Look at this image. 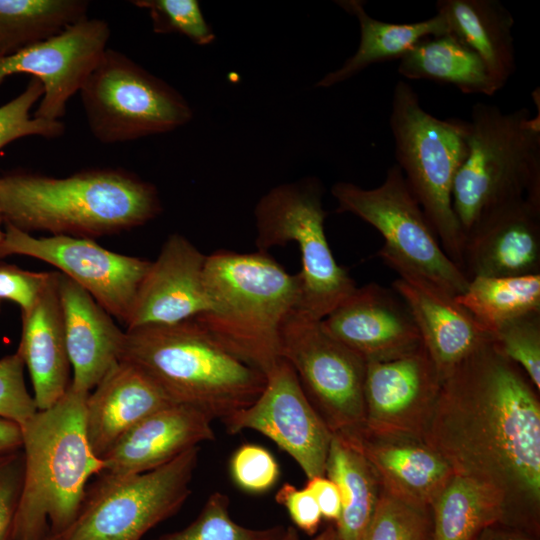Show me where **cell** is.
Returning a JSON list of instances; mask_svg holds the SVG:
<instances>
[{
	"instance_id": "6da1fadb",
	"label": "cell",
	"mask_w": 540,
	"mask_h": 540,
	"mask_svg": "<svg viewBox=\"0 0 540 540\" xmlns=\"http://www.w3.org/2000/svg\"><path fill=\"white\" fill-rule=\"evenodd\" d=\"M423 440L500 498L501 523L540 537L539 391L493 340L442 378Z\"/></svg>"
},
{
	"instance_id": "7a4b0ae2",
	"label": "cell",
	"mask_w": 540,
	"mask_h": 540,
	"mask_svg": "<svg viewBox=\"0 0 540 540\" xmlns=\"http://www.w3.org/2000/svg\"><path fill=\"white\" fill-rule=\"evenodd\" d=\"M156 187L120 168L56 178L28 171L0 176V213L19 230L91 238L141 226L161 212Z\"/></svg>"
},
{
	"instance_id": "3957f363",
	"label": "cell",
	"mask_w": 540,
	"mask_h": 540,
	"mask_svg": "<svg viewBox=\"0 0 540 540\" xmlns=\"http://www.w3.org/2000/svg\"><path fill=\"white\" fill-rule=\"evenodd\" d=\"M204 281L211 309L193 318L226 351L266 374L282 358L280 336L297 308L301 284L268 252L220 250L207 255Z\"/></svg>"
},
{
	"instance_id": "277c9868",
	"label": "cell",
	"mask_w": 540,
	"mask_h": 540,
	"mask_svg": "<svg viewBox=\"0 0 540 540\" xmlns=\"http://www.w3.org/2000/svg\"><path fill=\"white\" fill-rule=\"evenodd\" d=\"M88 395L70 384L58 402L21 428L25 471L15 540H47L63 532L82 506L88 480L103 471L87 438Z\"/></svg>"
},
{
	"instance_id": "5b68a950",
	"label": "cell",
	"mask_w": 540,
	"mask_h": 540,
	"mask_svg": "<svg viewBox=\"0 0 540 540\" xmlns=\"http://www.w3.org/2000/svg\"><path fill=\"white\" fill-rule=\"evenodd\" d=\"M121 360L147 373L180 404L223 424L262 393L266 376L220 345L194 320L125 331Z\"/></svg>"
},
{
	"instance_id": "8992f818",
	"label": "cell",
	"mask_w": 540,
	"mask_h": 540,
	"mask_svg": "<svg viewBox=\"0 0 540 540\" xmlns=\"http://www.w3.org/2000/svg\"><path fill=\"white\" fill-rule=\"evenodd\" d=\"M467 156L454 180L452 205L464 240L497 208L522 199L540 203V111L504 113L476 103L465 121Z\"/></svg>"
},
{
	"instance_id": "52a82bcc",
	"label": "cell",
	"mask_w": 540,
	"mask_h": 540,
	"mask_svg": "<svg viewBox=\"0 0 540 540\" xmlns=\"http://www.w3.org/2000/svg\"><path fill=\"white\" fill-rule=\"evenodd\" d=\"M389 125L397 165L441 247L461 269L464 236L453 210L452 190L468 152L465 121L431 115L414 88L399 80L392 93Z\"/></svg>"
},
{
	"instance_id": "ba28073f",
	"label": "cell",
	"mask_w": 540,
	"mask_h": 540,
	"mask_svg": "<svg viewBox=\"0 0 540 540\" xmlns=\"http://www.w3.org/2000/svg\"><path fill=\"white\" fill-rule=\"evenodd\" d=\"M331 193L337 212L351 213L379 231L384 244L377 256L399 278L451 298L466 291L468 278L441 247L397 164L375 188L341 181L332 186Z\"/></svg>"
},
{
	"instance_id": "9c48e42d",
	"label": "cell",
	"mask_w": 540,
	"mask_h": 540,
	"mask_svg": "<svg viewBox=\"0 0 540 540\" xmlns=\"http://www.w3.org/2000/svg\"><path fill=\"white\" fill-rule=\"evenodd\" d=\"M322 196L320 180L308 177L270 189L254 209L258 251L297 244L301 293L296 310L316 320L325 318L357 287L329 246Z\"/></svg>"
},
{
	"instance_id": "30bf717a",
	"label": "cell",
	"mask_w": 540,
	"mask_h": 540,
	"mask_svg": "<svg viewBox=\"0 0 540 540\" xmlns=\"http://www.w3.org/2000/svg\"><path fill=\"white\" fill-rule=\"evenodd\" d=\"M199 447L148 472H101L87 486L73 522L51 540H141L174 515L190 495Z\"/></svg>"
},
{
	"instance_id": "8fae6325",
	"label": "cell",
	"mask_w": 540,
	"mask_h": 540,
	"mask_svg": "<svg viewBox=\"0 0 540 540\" xmlns=\"http://www.w3.org/2000/svg\"><path fill=\"white\" fill-rule=\"evenodd\" d=\"M79 93L89 129L104 144L167 133L193 117L176 89L112 48L104 51Z\"/></svg>"
},
{
	"instance_id": "7c38bea8",
	"label": "cell",
	"mask_w": 540,
	"mask_h": 540,
	"mask_svg": "<svg viewBox=\"0 0 540 540\" xmlns=\"http://www.w3.org/2000/svg\"><path fill=\"white\" fill-rule=\"evenodd\" d=\"M280 347L281 357L294 369L332 435H349L364 428V359L332 337L321 320L296 309L282 325Z\"/></svg>"
},
{
	"instance_id": "4fadbf2b",
	"label": "cell",
	"mask_w": 540,
	"mask_h": 540,
	"mask_svg": "<svg viewBox=\"0 0 540 540\" xmlns=\"http://www.w3.org/2000/svg\"><path fill=\"white\" fill-rule=\"evenodd\" d=\"M23 255L56 267L86 290L111 316L125 323L151 261L110 251L91 238L34 237L5 223L0 259Z\"/></svg>"
},
{
	"instance_id": "5bb4252c",
	"label": "cell",
	"mask_w": 540,
	"mask_h": 540,
	"mask_svg": "<svg viewBox=\"0 0 540 540\" xmlns=\"http://www.w3.org/2000/svg\"><path fill=\"white\" fill-rule=\"evenodd\" d=\"M224 425L230 434L254 430L267 436L295 460L307 479L325 476L332 433L284 358L266 374L255 402Z\"/></svg>"
},
{
	"instance_id": "9a60e30c",
	"label": "cell",
	"mask_w": 540,
	"mask_h": 540,
	"mask_svg": "<svg viewBox=\"0 0 540 540\" xmlns=\"http://www.w3.org/2000/svg\"><path fill=\"white\" fill-rule=\"evenodd\" d=\"M111 35L107 21L84 18L58 34L0 59V84L27 73L43 86L35 118L61 121L69 99L80 91L99 62Z\"/></svg>"
},
{
	"instance_id": "2e32d148",
	"label": "cell",
	"mask_w": 540,
	"mask_h": 540,
	"mask_svg": "<svg viewBox=\"0 0 540 540\" xmlns=\"http://www.w3.org/2000/svg\"><path fill=\"white\" fill-rule=\"evenodd\" d=\"M442 378L424 346L403 357L367 362L364 429L424 438Z\"/></svg>"
},
{
	"instance_id": "e0dca14e",
	"label": "cell",
	"mask_w": 540,
	"mask_h": 540,
	"mask_svg": "<svg viewBox=\"0 0 540 540\" xmlns=\"http://www.w3.org/2000/svg\"><path fill=\"white\" fill-rule=\"evenodd\" d=\"M321 322L332 337L366 362L394 360L423 346L404 300L377 283L356 287Z\"/></svg>"
},
{
	"instance_id": "ac0fdd59",
	"label": "cell",
	"mask_w": 540,
	"mask_h": 540,
	"mask_svg": "<svg viewBox=\"0 0 540 540\" xmlns=\"http://www.w3.org/2000/svg\"><path fill=\"white\" fill-rule=\"evenodd\" d=\"M206 257L183 235H170L139 285L126 330L176 324L208 312Z\"/></svg>"
},
{
	"instance_id": "d6986e66",
	"label": "cell",
	"mask_w": 540,
	"mask_h": 540,
	"mask_svg": "<svg viewBox=\"0 0 540 540\" xmlns=\"http://www.w3.org/2000/svg\"><path fill=\"white\" fill-rule=\"evenodd\" d=\"M461 270L469 281L540 274V203L522 198L480 220L465 237Z\"/></svg>"
},
{
	"instance_id": "ffe728a7",
	"label": "cell",
	"mask_w": 540,
	"mask_h": 540,
	"mask_svg": "<svg viewBox=\"0 0 540 540\" xmlns=\"http://www.w3.org/2000/svg\"><path fill=\"white\" fill-rule=\"evenodd\" d=\"M342 436L360 449L381 488L409 505L431 509L455 475L444 457L421 438L374 434L364 428Z\"/></svg>"
},
{
	"instance_id": "44dd1931",
	"label": "cell",
	"mask_w": 540,
	"mask_h": 540,
	"mask_svg": "<svg viewBox=\"0 0 540 540\" xmlns=\"http://www.w3.org/2000/svg\"><path fill=\"white\" fill-rule=\"evenodd\" d=\"M212 420L190 405H167L136 424L102 457V472L133 475L156 469L202 442L213 441Z\"/></svg>"
},
{
	"instance_id": "7402d4cb",
	"label": "cell",
	"mask_w": 540,
	"mask_h": 540,
	"mask_svg": "<svg viewBox=\"0 0 540 540\" xmlns=\"http://www.w3.org/2000/svg\"><path fill=\"white\" fill-rule=\"evenodd\" d=\"M173 402L141 368L126 360L114 363L86 401V432L100 459L136 424Z\"/></svg>"
},
{
	"instance_id": "603a6c76",
	"label": "cell",
	"mask_w": 540,
	"mask_h": 540,
	"mask_svg": "<svg viewBox=\"0 0 540 540\" xmlns=\"http://www.w3.org/2000/svg\"><path fill=\"white\" fill-rule=\"evenodd\" d=\"M71 386L90 392L121 354L125 331L96 300L69 277L57 271Z\"/></svg>"
},
{
	"instance_id": "cb8c5ba5",
	"label": "cell",
	"mask_w": 540,
	"mask_h": 540,
	"mask_svg": "<svg viewBox=\"0 0 540 540\" xmlns=\"http://www.w3.org/2000/svg\"><path fill=\"white\" fill-rule=\"evenodd\" d=\"M392 289L409 308L422 344L441 378L493 340L455 298L401 278L392 283Z\"/></svg>"
},
{
	"instance_id": "d4e9b609",
	"label": "cell",
	"mask_w": 540,
	"mask_h": 540,
	"mask_svg": "<svg viewBox=\"0 0 540 540\" xmlns=\"http://www.w3.org/2000/svg\"><path fill=\"white\" fill-rule=\"evenodd\" d=\"M21 317L17 352L29 371L36 406L45 410L58 402L71 384L57 271L52 272L36 304Z\"/></svg>"
},
{
	"instance_id": "484cf974",
	"label": "cell",
	"mask_w": 540,
	"mask_h": 540,
	"mask_svg": "<svg viewBox=\"0 0 540 540\" xmlns=\"http://www.w3.org/2000/svg\"><path fill=\"white\" fill-rule=\"evenodd\" d=\"M436 10L502 88L516 70L514 18L509 10L498 0H438Z\"/></svg>"
},
{
	"instance_id": "4316f807",
	"label": "cell",
	"mask_w": 540,
	"mask_h": 540,
	"mask_svg": "<svg viewBox=\"0 0 540 540\" xmlns=\"http://www.w3.org/2000/svg\"><path fill=\"white\" fill-rule=\"evenodd\" d=\"M336 3L358 20L360 42L356 52L341 67L315 84L318 88L344 82L373 64L400 59L420 40L450 32L445 18L438 13L419 22L396 24L371 17L361 0Z\"/></svg>"
},
{
	"instance_id": "83f0119b",
	"label": "cell",
	"mask_w": 540,
	"mask_h": 540,
	"mask_svg": "<svg viewBox=\"0 0 540 540\" xmlns=\"http://www.w3.org/2000/svg\"><path fill=\"white\" fill-rule=\"evenodd\" d=\"M399 60V74L410 80H432L485 96L501 89L479 56L451 32L420 40Z\"/></svg>"
},
{
	"instance_id": "f1b7e54d",
	"label": "cell",
	"mask_w": 540,
	"mask_h": 540,
	"mask_svg": "<svg viewBox=\"0 0 540 540\" xmlns=\"http://www.w3.org/2000/svg\"><path fill=\"white\" fill-rule=\"evenodd\" d=\"M325 476L338 486L341 494L342 511L334 523L341 540H361L382 489L376 473L350 439L333 434Z\"/></svg>"
},
{
	"instance_id": "f546056e",
	"label": "cell",
	"mask_w": 540,
	"mask_h": 540,
	"mask_svg": "<svg viewBox=\"0 0 540 540\" xmlns=\"http://www.w3.org/2000/svg\"><path fill=\"white\" fill-rule=\"evenodd\" d=\"M431 517V540H476L501 521L502 503L490 489L455 474L433 502Z\"/></svg>"
},
{
	"instance_id": "4dcf8cb0",
	"label": "cell",
	"mask_w": 540,
	"mask_h": 540,
	"mask_svg": "<svg viewBox=\"0 0 540 540\" xmlns=\"http://www.w3.org/2000/svg\"><path fill=\"white\" fill-rule=\"evenodd\" d=\"M85 0H0V59L87 16Z\"/></svg>"
},
{
	"instance_id": "1f68e13d",
	"label": "cell",
	"mask_w": 540,
	"mask_h": 540,
	"mask_svg": "<svg viewBox=\"0 0 540 540\" xmlns=\"http://www.w3.org/2000/svg\"><path fill=\"white\" fill-rule=\"evenodd\" d=\"M455 301L493 335L510 320L540 311V274L476 277Z\"/></svg>"
},
{
	"instance_id": "d6a6232c",
	"label": "cell",
	"mask_w": 540,
	"mask_h": 540,
	"mask_svg": "<svg viewBox=\"0 0 540 540\" xmlns=\"http://www.w3.org/2000/svg\"><path fill=\"white\" fill-rule=\"evenodd\" d=\"M293 527L252 529L236 523L229 512V499L212 493L196 519L185 528L154 540H287Z\"/></svg>"
},
{
	"instance_id": "836d02e7",
	"label": "cell",
	"mask_w": 540,
	"mask_h": 540,
	"mask_svg": "<svg viewBox=\"0 0 540 540\" xmlns=\"http://www.w3.org/2000/svg\"><path fill=\"white\" fill-rule=\"evenodd\" d=\"M431 509L409 505L381 489L361 540H431Z\"/></svg>"
},
{
	"instance_id": "e575fe53",
	"label": "cell",
	"mask_w": 540,
	"mask_h": 540,
	"mask_svg": "<svg viewBox=\"0 0 540 540\" xmlns=\"http://www.w3.org/2000/svg\"><path fill=\"white\" fill-rule=\"evenodd\" d=\"M131 3L148 12L157 34L178 33L200 46L215 40V33L197 0H134Z\"/></svg>"
},
{
	"instance_id": "d590c367",
	"label": "cell",
	"mask_w": 540,
	"mask_h": 540,
	"mask_svg": "<svg viewBox=\"0 0 540 540\" xmlns=\"http://www.w3.org/2000/svg\"><path fill=\"white\" fill-rule=\"evenodd\" d=\"M42 96L41 82L31 77L18 96L0 106V149L22 137L54 139L64 133L65 125L62 121H48L30 115V110Z\"/></svg>"
},
{
	"instance_id": "8d00e7d4",
	"label": "cell",
	"mask_w": 540,
	"mask_h": 540,
	"mask_svg": "<svg viewBox=\"0 0 540 540\" xmlns=\"http://www.w3.org/2000/svg\"><path fill=\"white\" fill-rule=\"evenodd\" d=\"M492 337L497 349L518 365L540 392V311L510 320Z\"/></svg>"
},
{
	"instance_id": "74e56055",
	"label": "cell",
	"mask_w": 540,
	"mask_h": 540,
	"mask_svg": "<svg viewBox=\"0 0 540 540\" xmlns=\"http://www.w3.org/2000/svg\"><path fill=\"white\" fill-rule=\"evenodd\" d=\"M229 471L241 490L259 494L270 490L280 476L279 464L263 446L245 443L232 454Z\"/></svg>"
},
{
	"instance_id": "f35d334b",
	"label": "cell",
	"mask_w": 540,
	"mask_h": 540,
	"mask_svg": "<svg viewBox=\"0 0 540 540\" xmlns=\"http://www.w3.org/2000/svg\"><path fill=\"white\" fill-rule=\"evenodd\" d=\"M24 362L16 351L0 358V417L21 428L37 413L33 396L24 380Z\"/></svg>"
},
{
	"instance_id": "ab89813d",
	"label": "cell",
	"mask_w": 540,
	"mask_h": 540,
	"mask_svg": "<svg viewBox=\"0 0 540 540\" xmlns=\"http://www.w3.org/2000/svg\"><path fill=\"white\" fill-rule=\"evenodd\" d=\"M25 471L23 450L0 455V540H15Z\"/></svg>"
},
{
	"instance_id": "60d3db41",
	"label": "cell",
	"mask_w": 540,
	"mask_h": 540,
	"mask_svg": "<svg viewBox=\"0 0 540 540\" xmlns=\"http://www.w3.org/2000/svg\"><path fill=\"white\" fill-rule=\"evenodd\" d=\"M51 274L0 263V300L12 301L20 307L21 313L28 312L38 301Z\"/></svg>"
},
{
	"instance_id": "b9f144b4",
	"label": "cell",
	"mask_w": 540,
	"mask_h": 540,
	"mask_svg": "<svg viewBox=\"0 0 540 540\" xmlns=\"http://www.w3.org/2000/svg\"><path fill=\"white\" fill-rule=\"evenodd\" d=\"M275 500L285 507L299 529L310 536L316 534L323 517L314 496L307 488L298 489L290 483H284L276 493Z\"/></svg>"
},
{
	"instance_id": "7bdbcfd3",
	"label": "cell",
	"mask_w": 540,
	"mask_h": 540,
	"mask_svg": "<svg viewBox=\"0 0 540 540\" xmlns=\"http://www.w3.org/2000/svg\"><path fill=\"white\" fill-rule=\"evenodd\" d=\"M305 488L314 496L322 517L336 523L342 511V499L338 486L326 476L308 479Z\"/></svg>"
},
{
	"instance_id": "ee69618b",
	"label": "cell",
	"mask_w": 540,
	"mask_h": 540,
	"mask_svg": "<svg viewBox=\"0 0 540 540\" xmlns=\"http://www.w3.org/2000/svg\"><path fill=\"white\" fill-rule=\"evenodd\" d=\"M476 540H540V537L498 521L487 526Z\"/></svg>"
},
{
	"instance_id": "f6af8a7d",
	"label": "cell",
	"mask_w": 540,
	"mask_h": 540,
	"mask_svg": "<svg viewBox=\"0 0 540 540\" xmlns=\"http://www.w3.org/2000/svg\"><path fill=\"white\" fill-rule=\"evenodd\" d=\"M22 444L21 427L11 420L0 417V455L20 450Z\"/></svg>"
},
{
	"instance_id": "bcb514c9",
	"label": "cell",
	"mask_w": 540,
	"mask_h": 540,
	"mask_svg": "<svg viewBox=\"0 0 540 540\" xmlns=\"http://www.w3.org/2000/svg\"><path fill=\"white\" fill-rule=\"evenodd\" d=\"M312 540H341L336 526L330 523L321 533L315 536Z\"/></svg>"
},
{
	"instance_id": "7dc6e473",
	"label": "cell",
	"mask_w": 540,
	"mask_h": 540,
	"mask_svg": "<svg viewBox=\"0 0 540 540\" xmlns=\"http://www.w3.org/2000/svg\"><path fill=\"white\" fill-rule=\"evenodd\" d=\"M287 540H299L296 530L293 528Z\"/></svg>"
},
{
	"instance_id": "c3c4849f",
	"label": "cell",
	"mask_w": 540,
	"mask_h": 540,
	"mask_svg": "<svg viewBox=\"0 0 540 540\" xmlns=\"http://www.w3.org/2000/svg\"><path fill=\"white\" fill-rule=\"evenodd\" d=\"M2 221H3V219H2V216H1V213H0V243L2 242L3 237H4V231H2V229H1Z\"/></svg>"
},
{
	"instance_id": "681fc988",
	"label": "cell",
	"mask_w": 540,
	"mask_h": 540,
	"mask_svg": "<svg viewBox=\"0 0 540 540\" xmlns=\"http://www.w3.org/2000/svg\"><path fill=\"white\" fill-rule=\"evenodd\" d=\"M47 540H51V539H47Z\"/></svg>"
}]
</instances>
